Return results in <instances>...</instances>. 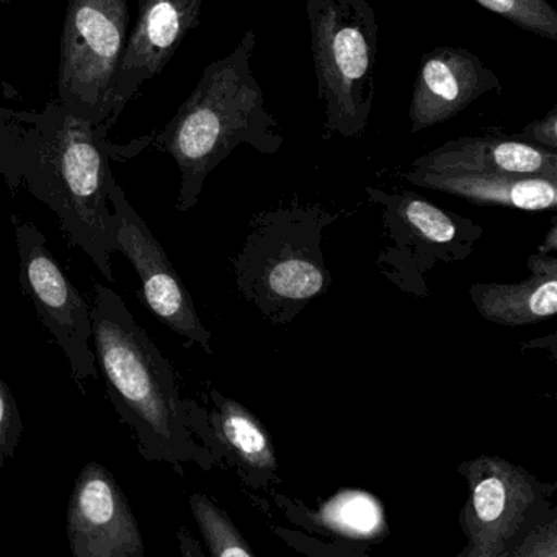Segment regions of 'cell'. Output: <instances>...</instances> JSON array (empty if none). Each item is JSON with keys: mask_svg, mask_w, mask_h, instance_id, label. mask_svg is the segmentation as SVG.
Returning a JSON list of instances; mask_svg holds the SVG:
<instances>
[{"mask_svg": "<svg viewBox=\"0 0 557 557\" xmlns=\"http://www.w3.org/2000/svg\"><path fill=\"white\" fill-rule=\"evenodd\" d=\"M12 115L24 135L22 185L53 211L71 246L83 250L107 282H113L109 132L67 112L58 100L41 112Z\"/></svg>", "mask_w": 557, "mask_h": 557, "instance_id": "6da1fadb", "label": "cell"}, {"mask_svg": "<svg viewBox=\"0 0 557 557\" xmlns=\"http://www.w3.org/2000/svg\"><path fill=\"white\" fill-rule=\"evenodd\" d=\"M90 319L94 354L107 396L132 429L143 458L168 462L178 474L191 461L208 468L210 456L191 438L174 368L133 318L122 296L96 282Z\"/></svg>", "mask_w": 557, "mask_h": 557, "instance_id": "7a4b0ae2", "label": "cell"}, {"mask_svg": "<svg viewBox=\"0 0 557 557\" xmlns=\"http://www.w3.org/2000/svg\"><path fill=\"white\" fill-rule=\"evenodd\" d=\"M257 34L247 30L227 57L205 67L200 83L156 139L181 172L175 208L198 203L208 175L239 146L273 156L285 145L278 120L265 107L263 90L250 60Z\"/></svg>", "mask_w": 557, "mask_h": 557, "instance_id": "3957f363", "label": "cell"}, {"mask_svg": "<svg viewBox=\"0 0 557 557\" xmlns=\"http://www.w3.org/2000/svg\"><path fill=\"white\" fill-rule=\"evenodd\" d=\"M322 139H360L374 106L376 12L368 0H306Z\"/></svg>", "mask_w": 557, "mask_h": 557, "instance_id": "277c9868", "label": "cell"}, {"mask_svg": "<svg viewBox=\"0 0 557 557\" xmlns=\"http://www.w3.org/2000/svg\"><path fill=\"white\" fill-rule=\"evenodd\" d=\"M128 0H70L61 35L58 102L103 126L128 40ZM107 132V129H106Z\"/></svg>", "mask_w": 557, "mask_h": 557, "instance_id": "5b68a950", "label": "cell"}, {"mask_svg": "<svg viewBox=\"0 0 557 557\" xmlns=\"http://www.w3.org/2000/svg\"><path fill=\"white\" fill-rule=\"evenodd\" d=\"M18 280L37 309L41 324L53 335L70 361L71 373L84 393L87 380L99 377L92 345L90 306L67 278L47 246V237L34 223H15Z\"/></svg>", "mask_w": 557, "mask_h": 557, "instance_id": "8992f818", "label": "cell"}, {"mask_svg": "<svg viewBox=\"0 0 557 557\" xmlns=\"http://www.w3.org/2000/svg\"><path fill=\"white\" fill-rule=\"evenodd\" d=\"M109 201L115 216V250L122 252L138 273L141 298L149 311L175 334L211 354V334L201 324L190 293L172 267L164 247L129 203L115 177L109 182Z\"/></svg>", "mask_w": 557, "mask_h": 557, "instance_id": "52a82bcc", "label": "cell"}, {"mask_svg": "<svg viewBox=\"0 0 557 557\" xmlns=\"http://www.w3.org/2000/svg\"><path fill=\"white\" fill-rule=\"evenodd\" d=\"M462 471L471 487L462 513L466 556H505L536 504V484L523 469L491 456L465 462Z\"/></svg>", "mask_w": 557, "mask_h": 557, "instance_id": "ba28073f", "label": "cell"}, {"mask_svg": "<svg viewBox=\"0 0 557 557\" xmlns=\"http://www.w3.org/2000/svg\"><path fill=\"white\" fill-rule=\"evenodd\" d=\"M67 537L74 557H145L146 544L135 513L115 475L87 462L67 505Z\"/></svg>", "mask_w": 557, "mask_h": 557, "instance_id": "9c48e42d", "label": "cell"}, {"mask_svg": "<svg viewBox=\"0 0 557 557\" xmlns=\"http://www.w3.org/2000/svg\"><path fill=\"white\" fill-rule=\"evenodd\" d=\"M205 0H138V18L126 40L112 97L109 132L129 100L165 70L187 35L200 25Z\"/></svg>", "mask_w": 557, "mask_h": 557, "instance_id": "30bf717a", "label": "cell"}, {"mask_svg": "<svg viewBox=\"0 0 557 557\" xmlns=\"http://www.w3.org/2000/svg\"><path fill=\"white\" fill-rule=\"evenodd\" d=\"M500 90L497 74L478 54L465 48H436L420 61L409 109L410 132L442 125L481 97Z\"/></svg>", "mask_w": 557, "mask_h": 557, "instance_id": "8fae6325", "label": "cell"}, {"mask_svg": "<svg viewBox=\"0 0 557 557\" xmlns=\"http://www.w3.org/2000/svg\"><path fill=\"white\" fill-rule=\"evenodd\" d=\"M404 178L429 190L455 195L474 205L523 211L553 210L557 205L556 178L500 172H407Z\"/></svg>", "mask_w": 557, "mask_h": 557, "instance_id": "7c38bea8", "label": "cell"}, {"mask_svg": "<svg viewBox=\"0 0 557 557\" xmlns=\"http://www.w3.org/2000/svg\"><path fill=\"white\" fill-rule=\"evenodd\" d=\"M416 171L500 172L557 181V152L513 138H459L413 161Z\"/></svg>", "mask_w": 557, "mask_h": 557, "instance_id": "4fadbf2b", "label": "cell"}, {"mask_svg": "<svg viewBox=\"0 0 557 557\" xmlns=\"http://www.w3.org/2000/svg\"><path fill=\"white\" fill-rule=\"evenodd\" d=\"M530 267H533V275L524 282L472 286L471 298L482 318L494 324L527 325L556 314V257H533Z\"/></svg>", "mask_w": 557, "mask_h": 557, "instance_id": "5bb4252c", "label": "cell"}, {"mask_svg": "<svg viewBox=\"0 0 557 557\" xmlns=\"http://www.w3.org/2000/svg\"><path fill=\"white\" fill-rule=\"evenodd\" d=\"M211 396L216 410L210 416L208 432L218 445L249 468L273 471L275 451L262 423L236 400L224 399L214 391Z\"/></svg>", "mask_w": 557, "mask_h": 557, "instance_id": "9a60e30c", "label": "cell"}, {"mask_svg": "<svg viewBox=\"0 0 557 557\" xmlns=\"http://www.w3.org/2000/svg\"><path fill=\"white\" fill-rule=\"evenodd\" d=\"M376 200L386 203L387 210L417 236L433 244H448L458 234L455 216L440 210L435 205L417 195L403 191L396 197H387L377 190H370Z\"/></svg>", "mask_w": 557, "mask_h": 557, "instance_id": "2e32d148", "label": "cell"}, {"mask_svg": "<svg viewBox=\"0 0 557 557\" xmlns=\"http://www.w3.org/2000/svg\"><path fill=\"white\" fill-rule=\"evenodd\" d=\"M319 520L348 537H373L384 528L380 502L363 491L342 492L324 505Z\"/></svg>", "mask_w": 557, "mask_h": 557, "instance_id": "e0dca14e", "label": "cell"}, {"mask_svg": "<svg viewBox=\"0 0 557 557\" xmlns=\"http://www.w3.org/2000/svg\"><path fill=\"white\" fill-rule=\"evenodd\" d=\"M190 507L211 556H253V550L240 536L233 521L210 498L203 494H194L190 497Z\"/></svg>", "mask_w": 557, "mask_h": 557, "instance_id": "ac0fdd59", "label": "cell"}, {"mask_svg": "<svg viewBox=\"0 0 557 557\" xmlns=\"http://www.w3.org/2000/svg\"><path fill=\"white\" fill-rule=\"evenodd\" d=\"M485 11L518 28L557 41V12L547 0H474Z\"/></svg>", "mask_w": 557, "mask_h": 557, "instance_id": "d6986e66", "label": "cell"}, {"mask_svg": "<svg viewBox=\"0 0 557 557\" xmlns=\"http://www.w3.org/2000/svg\"><path fill=\"white\" fill-rule=\"evenodd\" d=\"M267 286L280 298L305 301L321 292L324 286V273L318 263L308 259L280 260L267 273Z\"/></svg>", "mask_w": 557, "mask_h": 557, "instance_id": "ffe728a7", "label": "cell"}, {"mask_svg": "<svg viewBox=\"0 0 557 557\" xmlns=\"http://www.w3.org/2000/svg\"><path fill=\"white\" fill-rule=\"evenodd\" d=\"M24 168V135L12 112L0 110V181L11 190L22 185Z\"/></svg>", "mask_w": 557, "mask_h": 557, "instance_id": "44dd1931", "label": "cell"}, {"mask_svg": "<svg viewBox=\"0 0 557 557\" xmlns=\"http://www.w3.org/2000/svg\"><path fill=\"white\" fill-rule=\"evenodd\" d=\"M22 432L24 422L17 399L8 383L0 377V468L8 459L14 458Z\"/></svg>", "mask_w": 557, "mask_h": 557, "instance_id": "7402d4cb", "label": "cell"}, {"mask_svg": "<svg viewBox=\"0 0 557 557\" xmlns=\"http://www.w3.org/2000/svg\"><path fill=\"white\" fill-rule=\"evenodd\" d=\"M510 138L517 141L528 143L536 148L547 149V151H557V106L547 112L544 119L536 120L524 126L520 133H515Z\"/></svg>", "mask_w": 557, "mask_h": 557, "instance_id": "603a6c76", "label": "cell"}, {"mask_svg": "<svg viewBox=\"0 0 557 557\" xmlns=\"http://www.w3.org/2000/svg\"><path fill=\"white\" fill-rule=\"evenodd\" d=\"M541 536L531 533L524 541L520 549L511 550L510 554H520V556H556V527L554 523L549 528L540 531Z\"/></svg>", "mask_w": 557, "mask_h": 557, "instance_id": "cb8c5ba5", "label": "cell"}, {"mask_svg": "<svg viewBox=\"0 0 557 557\" xmlns=\"http://www.w3.org/2000/svg\"><path fill=\"white\" fill-rule=\"evenodd\" d=\"M12 0H0V5L11 4Z\"/></svg>", "mask_w": 557, "mask_h": 557, "instance_id": "d4e9b609", "label": "cell"}]
</instances>
